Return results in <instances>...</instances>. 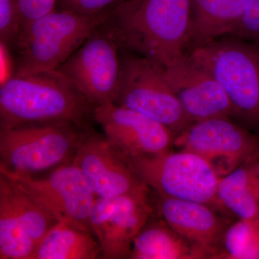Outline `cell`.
<instances>
[{"label": "cell", "instance_id": "1", "mask_svg": "<svg viewBox=\"0 0 259 259\" xmlns=\"http://www.w3.org/2000/svg\"><path fill=\"white\" fill-rule=\"evenodd\" d=\"M191 24L190 0H124L103 26L121 49L166 68L185 56Z\"/></svg>", "mask_w": 259, "mask_h": 259}, {"label": "cell", "instance_id": "11", "mask_svg": "<svg viewBox=\"0 0 259 259\" xmlns=\"http://www.w3.org/2000/svg\"><path fill=\"white\" fill-rule=\"evenodd\" d=\"M72 163L97 197H128L150 200L151 190L136 177L105 136L83 132Z\"/></svg>", "mask_w": 259, "mask_h": 259}, {"label": "cell", "instance_id": "5", "mask_svg": "<svg viewBox=\"0 0 259 259\" xmlns=\"http://www.w3.org/2000/svg\"><path fill=\"white\" fill-rule=\"evenodd\" d=\"M88 128L66 123L0 127V168L35 175L71 163Z\"/></svg>", "mask_w": 259, "mask_h": 259}, {"label": "cell", "instance_id": "28", "mask_svg": "<svg viewBox=\"0 0 259 259\" xmlns=\"http://www.w3.org/2000/svg\"><path fill=\"white\" fill-rule=\"evenodd\" d=\"M258 171H259V163H258Z\"/></svg>", "mask_w": 259, "mask_h": 259}, {"label": "cell", "instance_id": "26", "mask_svg": "<svg viewBox=\"0 0 259 259\" xmlns=\"http://www.w3.org/2000/svg\"><path fill=\"white\" fill-rule=\"evenodd\" d=\"M20 28L54 11L59 0H17Z\"/></svg>", "mask_w": 259, "mask_h": 259}, {"label": "cell", "instance_id": "10", "mask_svg": "<svg viewBox=\"0 0 259 259\" xmlns=\"http://www.w3.org/2000/svg\"><path fill=\"white\" fill-rule=\"evenodd\" d=\"M173 146L204 158L221 177L259 156V137L231 118L194 122L175 136Z\"/></svg>", "mask_w": 259, "mask_h": 259}, {"label": "cell", "instance_id": "16", "mask_svg": "<svg viewBox=\"0 0 259 259\" xmlns=\"http://www.w3.org/2000/svg\"><path fill=\"white\" fill-rule=\"evenodd\" d=\"M259 156L245 162L220 179L218 209L238 220L259 219Z\"/></svg>", "mask_w": 259, "mask_h": 259}, {"label": "cell", "instance_id": "27", "mask_svg": "<svg viewBox=\"0 0 259 259\" xmlns=\"http://www.w3.org/2000/svg\"><path fill=\"white\" fill-rule=\"evenodd\" d=\"M10 48L4 42L0 41L1 56V83L13 77L15 74V60L12 57Z\"/></svg>", "mask_w": 259, "mask_h": 259}, {"label": "cell", "instance_id": "23", "mask_svg": "<svg viewBox=\"0 0 259 259\" xmlns=\"http://www.w3.org/2000/svg\"><path fill=\"white\" fill-rule=\"evenodd\" d=\"M18 2L0 0V41L11 47L20 31Z\"/></svg>", "mask_w": 259, "mask_h": 259}, {"label": "cell", "instance_id": "15", "mask_svg": "<svg viewBox=\"0 0 259 259\" xmlns=\"http://www.w3.org/2000/svg\"><path fill=\"white\" fill-rule=\"evenodd\" d=\"M160 217L181 236L204 250L209 258H219L229 225L212 206L194 201L158 196Z\"/></svg>", "mask_w": 259, "mask_h": 259}, {"label": "cell", "instance_id": "6", "mask_svg": "<svg viewBox=\"0 0 259 259\" xmlns=\"http://www.w3.org/2000/svg\"><path fill=\"white\" fill-rule=\"evenodd\" d=\"M125 161L136 177L158 196L201 202L217 209L216 192L221 177L198 155L171 149Z\"/></svg>", "mask_w": 259, "mask_h": 259}, {"label": "cell", "instance_id": "24", "mask_svg": "<svg viewBox=\"0 0 259 259\" xmlns=\"http://www.w3.org/2000/svg\"><path fill=\"white\" fill-rule=\"evenodd\" d=\"M233 35L259 42V0H246L241 20Z\"/></svg>", "mask_w": 259, "mask_h": 259}, {"label": "cell", "instance_id": "8", "mask_svg": "<svg viewBox=\"0 0 259 259\" xmlns=\"http://www.w3.org/2000/svg\"><path fill=\"white\" fill-rule=\"evenodd\" d=\"M0 173L13 180L57 222L92 233L90 218L97 197L72 162L58 166L44 177L2 168Z\"/></svg>", "mask_w": 259, "mask_h": 259}, {"label": "cell", "instance_id": "17", "mask_svg": "<svg viewBox=\"0 0 259 259\" xmlns=\"http://www.w3.org/2000/svg\"><path fill=\"white\" fill-rule=\"evenodd\" d=\"M246 0H190L192 24L188 44L194 48L233 35ZM193 48V49H194Z\"/></svg>", "mask_w": 259, "mask_h": 259}, {"label": "cell", "instance_id": "14", "mask_svg": "<svg viewBox=\"0 0 259 259\" xmlns=\"http://www.w3.org/2000/svg\"><path fill=\"white\" fill-rule=\"evenodd\" d=\"M165 74L184 110L194 122L231 118L233 108L217 80L185 54L164 68Z\"/></svg>", "mask_w": 259, "mask_h": 259}, {"label": "cell", "instance_id": "12", "mask_svg": "<svg viewBox=\"0 0 259 259\" xmlns=\"http://www.w3.org/2000/svg\"><path fill=\"white\" fill-rule=\"evenodd\" d=\"M94 120L125 160L153 156L173 147L175 134L139 112L109 103L94 109Z\"/></svg>", "mask_w": 259, "mask_h": 259}, {"label": "cell", "instance_id": "4", "mask_svg": "<svg viewBox=\"0 0 259 259\" xmlns=\"http://www.w3.org/2000/svg\"><path fill=\"white\" fill-rule=\"evenodd\" d=\"M187 56L224 89L238 124L259 131V46L214 40L194 48Z\"/></svg>", "mask_w": 259, "mask_h": 259}, {"label": "cell", "instance_id": "21", "mask_svg": "<svg viewBox=\"0 0 259 259\" xmlns=\"http://www.w3.org/2000/svg\"><path fill=\"white\" fill-rule=\"evenodd\" d=\"M36 248L9 199L0 192V258L32 259Z\"/></svg>", "mask_w": 259, "mask_h": 259}, {"label": "cell", "instance_id": "9", "mask_svg": "<svg viewBox=\"0 0 259 259\" xmlns=\"http://www.w3.org/2000/svg\"><path fill=\"white\" fill-rule=\"evenodd\" d=\"M120 49L102 25L56 70L73 82L94 107L114 103L120 88Z\"/></svg>", "mask_w": 259, "mask_h": 259}, {"label": "cell", "instance_id": "13", "mask_svg": "<svg viewBox=\"0 0 259 259\" xmlns=\"http://www.w3.org/2000/svg\"><path fill=\"white\" fill-rule=\"evenodd\" d=\"M153 212L148 199L128 196L97 197L90 225L101 247V258H130L134 238Z\"/></svg>", "mask_w": 259, "mask_h": 259}, {"label": "cell", "instance_id": "18", "mask_svg": "<svg viewBox=\"0 0 259 259\" xmlns=\"http://www.w3.org/2000/svg\"><path fill=\"white\" fill-rule=\"evenodd\" d=\"M130 258L199 259L208 256L163 219H153L151 216L134 238Z\"/></svg>", "mask_w": 259, "mask_h": 259}, {"label": "cell", "instance_id": "7", "mask_svg": "<svg viewBox=\"0 0 259 259\" xmlns=\"http://www.w3.org/2000/svg\"><path fill=\"white\" fill-rule=\"evenodd\" d=\"M121 61L115 105L159 122L175 136L193 123L172 90L164 68L141 56H125Z\"/></svg>", "mask_w": 259, "mask_h": 259}, {"label": "cell", "instance_id": "19", "mask_svg": "<svg viewBox=\"0 0 259 259\" xmlns=\"http://www.w3.org/2000/svg\"><path fill=\"white\" fill-rule=\"evenodd\" d=\"M101 254L93 233L58 222L39 242L32 259H95Z\"/></svg>", "mask_w": 259, "mask_h": 259}, {"label": "cell", "instance_id": "3", "mask_svg": "<svg viewBox=\"0 0 259 259\" xmlns=\"http://www.w3.org/2000/svg\"><path fill=\"white\" fill-rule=\"evenodd\" d=\"M110 11L84 15L56 10L20 28L10 47L15 51V75L57 69L107 21Z\"/></svg>", "mask_w": 259, "mask_h": 259}, {"label": "cell", "instance_id": "25", "mask_svg": "<svg viewBox=\"0 0 259 259\" xmlns=\"http://www.w3.org/2000/svg\"><path fill=\"white\" fill-rule=\"evenodd\" d=\"M122 1L124 0H59L56 10L96 15L111 10Z\"/></svg>", "mask_w": 259, "mask_h": 259}, {"label": "cell", "instance_id": "2", "mask_svg": "<svg viewBox=\"0 0 259 259\" xmlns=\"http://www.w3.org/2000/svg\"><path fill=\"white\" fill-rule=\"evenodd\" d=\"M95 107L58 71L14 75L0 86V127L29 123L90 127Z\"/></svg>", "mask_w": 259, "mask_h": 259}, {"label": "cell", "instance_id": "22", "mask_svg": "<svg viewBox=\"0 0 259 259\" xmlns=\"http://www.w3.org/2000/svg\"><path fill=\"white\" fill-rule=\"evenodd\" d=\"M219 258L259 259V219L238 220L225 232Z\"/></svg>", "mask_w": 259, "mask_h": 259}, {"label": "cell", "instance_id": "20", "mask_svg": "<svg viewBox=\"0 0 259 259\" xmlns=\"http://www.w3.org/2000/svg\"><path fill=\"white\" fill-rule=\"evenodd\" d=\"M0 192L8 197L24 228L37 245L58 223L30 195L2 173Z\"/></svg>", "mask_w": 259, "mask_h": 259}]
</instances>
